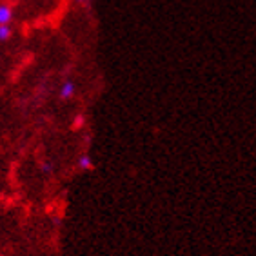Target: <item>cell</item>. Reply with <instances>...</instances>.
I'll list each match as a JSON object with an SVG mask.
<instances>
[{
    "label": "cell",
    "instance_id": "1",
    "mask_svg": "<svg viewBox=\"0 0 256 256\" xmlns=\"http://www.w3.org/2000/svg\"><path fill=\"white\" fill-rule=\"evenodd\" d=\"M13 18V10L8 4H0V26H10Z\"/></svg>",
    "mask_w": 256,
    "mask_h": 256
},
{
    "label": "cell",
    "instance_id": "2",
    "mask_svg": "<svg viewBox=\"0 0 256 256\" xmlns=\"http://www.w3.org/2000/svg\"><path fill=\"white\" fill-rule=\"evenodd\" d=\"M73 94H74V84L71 82V80H68V82L62 86V89H60V98L68 100V98H71Z\"/></svg>",
    "mask_w": 256,
    "mask_h": 256
},
{
    "label": "cell",
    "instance_id": "3",
    "mask_svg": "<svg viewBox=\"0 0 256 256\" xmlns=\"http://www.w3.org/2000/svg\"><path fill=\"white\" fill-rule=\"evenodd\" d=\"M78 168L82 169V171H89V169H93V160H91L89 154H82V156L78 158Z\"/></svg>",
    "mask_w": 256,
    "mask_h": 256
},
{
    "label": "cell",
    "instance_id": "4",
    "mask_svg": "<svg viewBox=\"0 0 256 256\" xmlns=\"http://www.w3.org/2000/svg\"><path fill=\"white\" fill-rule=\"evenodd\" d=\"M11 36V28L10 26H0V40L4 42Z\"/></svg>",
    "mask_w": 256,
    "mask_h": 256
},
{
    "label": "cell",
    "instance_id": "5",
    "mask_svg": "<svg viewBox=\"0 0 256 256\" xmlns=\"http://www.w3.org/2000/svg\"><path fill=\"white\" fill-rule=\"evenodd\" d=\"M40 168H42V172H46V174H50L51 169H53V166H51L50 162H44L42 166H40Z\"/></svg>",
    "mask_w": 256,
    "mask_h": 256
},
{
    "label": "cell",
    "instance_id": "6",
    "mask_svg": "<svg viewBox=\"0 0 256 256\" xmlns=\"http://www.w3.org/2000/svg\"><path fill=\"white\" fill-rule=\"evenodd\" d=\"M82 122H84V120H82V116H80V118L76 120V122H74V126H76V128H78V126H82Z\"/></svg>",
    "mask_w": 256,
    "mask_h": 256
},
{
    "label": "cell",
    "instance_id": "7",
    "mask_svg": "<svg viewBox=\"0 0 256 256\" xmlns=\"http://www.w3.org/2000/svg\"><path fill=\"white\" fill-rule=\"evenodd\" d=\"M76 2H89V0H76Z\"/></svg>",
    "mask_w": 256,
    "mask_h": 256
}]
</instances>
